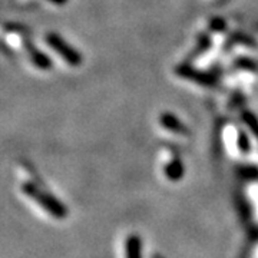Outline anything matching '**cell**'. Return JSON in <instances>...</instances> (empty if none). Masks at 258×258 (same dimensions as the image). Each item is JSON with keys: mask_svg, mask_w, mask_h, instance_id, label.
I'll list each match as a JSON object with an SVG mask.
<instances>
[{"mask_svg": "<svg viewBox=\"0 0 258 258\" xmlns=\"http://www.w3.org/2000/svg\"><path fill=\"white\" fill-rule=\"evenodd\" d=\"M22 192L30 200H33V203H36L40 208H43L49 215H52L56 220H63L68 217V210L63 204L36 182H23Z\"/></svg>", "mask_w": 258, "mask_h": 258, "instance_id": "1", "label": "cell"}, {"mask_svg": "<svg viewBox=\"0 0 258 258\" xmlns=\"http://www.w3.org/2000/svg\"><path fill=\"white\" fill-rule=\"evenodd\" d=\"M47 2H50L52 5H56V6H62L68 0H47Z\"/></svg>", "mask_w": 258, "mask_h": 258, "instance_id": "11", "label": "cell"}, {"mask_svg": "<svg viewBox=\"0 0 258 258\" xmlns=\"http://www.w3.org/2000/svg\"><path fill=\"white\" fill-rule=\"evenodd\" d=\"M25 49H26V52H28L29 59H30V62L33 66H36L37 69H40V71H50L52 68H53V62H52V59H50V56L46 55V53H43L39 47H36L32 42H29L26 40L25 42Z\"/></svg>", "mask_w": 258, "mask_h": 258, "instance_id": "4", "label": "cell"}, {"mask_svg": "<svg viewBox=\"0 0 258 258\" xmlns=\"http://www.w3.org/2000/svg\"><path fill=\"white\" fill-rule=\"evenodd\" d=\"M175 74L182 79H186L189 82L201 85L205 88H214L218 83V79L212 74L200 71V69H197V68H194L188 63H181L179 66H176Z\"/></svg>", "mask_w": 258, "mask_h": 258, "instance_id": "3", "label": "cell"}, {"mask_svg": "<svg viewBox=\"0 0 258 258\" xmlns=\"http://www.w3.org/2000/svg\"><path fill=\"white\" fill-rule=\"evenodd\" d=\"M154 258H165V257H164V255H161V254H155Z\"/></svg>", "mask_w": 258, "mask_h": 258, "instance_id": "12", "label": "cell"}, {"mask_svg": "<svg viewBox=\"0 0 258 258\" xmlns=\"http://www.w3.org/2000/svg\"><path fill=\"white\" fill-rule=\"evenodd\" d=\"M255 62L254 60H249V59H238L237 62H235V64L238 66V68H248V69H255Z\"/></svg>", "mask_w": 258, "mask_h": 258, "instance_id": "10", "label": "cell"}, {"mask_svg": "<svg viewBox=\"0 0 258 258\" xmlns=\"http://www.w3.org/2000/svg\"><path fill=\"white\" fill-rule=\"evenodd\" d=\"M242 122L245 123V126L249 129V132L252 134V137L257 139L258 142V118L252 113V112L244 111L241 113Z\"/></svg>", "mask_w": 258, "mask_h": 258, "instance_id": "8", "label": "cell"}, {"mask_svg": "<svg viewBox=\"0 0 258 258\" xmlns=\"http://www.w3.org/2000/svg\"><path fill=\"white\" fill-rule=\"evenodd\" d=\"M237 145H238V149H240L241 152H244V154H248L249 151H251L249 139L244 131H240V132H238V137H237Z\"/></svg>", "mask_w": 258, "mask_h": 258, "instance_id": "9", "label": "cell"}, {"mask_svg": "<svg viewBox=\"0 0 258 258\" xmlns=\"http://www.w3.org/2000/svg\"><path fill=\"white\" fill-rule=\"evenodd\" d=\"M159 123L169 132H174V134H178V135H185V137L189 135L188 126L185 123H182V120H179V118L175 116L174 113H171V112H164L159 116Z\"/></svg>", "mask_w": 258, "mask_h": 258, "instance_id": "5", "label": "cell"}, {"mask_svg": "<svg viewBox=\"0 0 258 258\" xmlns=\"http://www.w3.org/2000/svg\"><path fill=\"white\" fill-rule=\"evenodd\" d=\"M164 172H165L166 178H168L169 181H179V179L182 178V175L185 174L184 164L181 162V159L174 158L172 161H169V162L166 164Z\"/></svg>", "mask_w": 258, "mask_h": 258, "instance_id": "7", "label": "cell"}, {"mask_svg": "<svg viewBox=\"0 0 258 258\" xmlns=\"http://www.w3.org/2000/svg\"><path fill=\"white\" fill-rule=\"evenodd\" d=\"M45 42H46L47 46L55 52L56 55H59L63 59L66 64H69L72 68H79L82 64V53L76 47L72 46L71 43H68L59 33H55V32L46 33L45 35Z\"/></svg>", "mask_w": 258, "mask_h": 258, "instance_id": "2", "label": "cell"}, {"mask_svg": "<svg viewBox=\"0 0 258 258\" xmlns=\"http://www.w3.org/2000/svg\"><path fill=\"white\" fill-rule=\"evenodd\" d=\"M125 258H142V240L137 234L125 240Z\"/></svg>", "mask_w": 258, "mask_h": 258, "instance_id": "6", "label": "cell"}]
</instances>
